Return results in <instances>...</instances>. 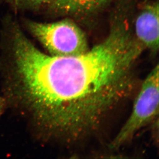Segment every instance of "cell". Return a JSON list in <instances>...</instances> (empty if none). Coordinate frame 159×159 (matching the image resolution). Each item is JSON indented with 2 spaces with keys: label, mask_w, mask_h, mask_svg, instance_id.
Wrapping results in <instances>:
<instances>
[{
  "label": "cell",
  "mask_w": 159,
  "mask_h": 159,
  "mask_svg": "<svg viewBox=\"0 0 159 159\" xmlns=\"http://www.w3.org/2000/svg\"><path fill=\"white\" fill-rule=\"evenodd\" d=\"M0 58L2 95L40 140L71 144L97 130L136 85L142 45L127 20L114 21L102 42L82 54L41 51L18 24Z\"/></svg>",
  "instance_id": "cell-1"
},
{
  "label": "cell",
  "mask_w": 159,
  "mask_h": 159,
  "mask_svg": "<svg viewBox=\"0 0 159 159\" xmlns=\"http://www.w3.org/2000/svg\"><path fill=\"white\" fill-rule=\"evenodd\" d=\"M25 24L29 32L51 55H76L89 50L84 33L71 20L52 23L27 20Z\"/></svg>",
  "instance_id": "cell-2"
},
{
  "label": "cell",
  "mask_w": 159,
  "mask_h": 159,
  "mask_svg": "<svg viewBox=\"0 0 159 159\" xmlns=\"http://www.w3.org/2000/svg\"><path fill=\"white\" fill-rule=\"evenodd\" d=\"M159 73L157 65L144 80L130 116L111 142V148L118 149L126 144L140 129L158 119Z\"/></svg>",
  "instance_id": "cell-3"
},
{
  "label": "cell",
  "mask_w": 159,
  "mask_h": 159,
  "mask_svg": "<svg viewBox=\"0 0 159 159\" xmlns=\"http://www.w3.org/2000/svg\"><path fill=\"white\" fill-rule=\"evenodd\" d=\"M134 35L142 47L152 54L159 48V7L158 2L146 5L137 16Z\"/></svg>",
  "instance_id": "cell-4"
},
{
  "label": "cell",
  "mask_w": 159,
  "mask_h": 159,
  "mask_svg": "<svg viewBox=\"0 0 159 159\" xmlns=\"http://www.w3.org/2000/svg\"><path fill=\"white\" fill-rule=\"evenodd\" d=\"M102 4V0H54L51 7L61 13L78 14L94 11Z\"/></svg>",
  "instance_id": "cell-5"
},
{
  "label": "cell",
  "mask_w": 159,
  "mask_h": 159,
  "mask_svg": "<svg viewBox=\"0 0 159 159\" xmlns=\"http://www.w3.org/2000/svg\"><path fill=\"white\" fill-rule=\"evenodd\" d=\"M18 10L37 11L45 7H51L54 0H8Z\"/></svg>",
  "instance_id": "cell-6"
},
{
  "label": "cell",
  "mask_w": 159,
  "mask_h": 159,
  "mask_svg": "<svg viewBox=\"0 0 159 159\" xmlns=\"http://www.w3.org/2000/svg\"><path fill=\"white\" fill-rule=\"evenodd\" d=\"M5 109H6V102L2 95L0 94V116L3 114Z\"/></svg>",
  "instance_id": "cell-7"
},
{
  "label": "cell",
  "mask_w": 159,
  "mask_h": 159,
  "mask_svg": "<svg viewBox=\"0 0 159 159\" xmlns=\"http://www.w3.org/2000/svg\"><path fill=\"white\" fill-rule=\"evenodd\" d=\"M108 0H102V3H103V4L104 3H106L107 1H108Z\"/></svg>",
  "instance_id": "cell-8"
}]
</instances>
